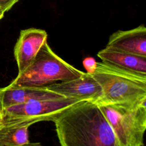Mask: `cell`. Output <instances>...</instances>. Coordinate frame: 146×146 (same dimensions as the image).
Masks as SVG:
<instances>
[{"mask_svg": "<svg viewBox=\"0 0 146 146\" xmlns=\"http://www.w3.org/2000/svg\"><path fill=\"white\" fill-rule=\"evenodd\" d=\"M53 122L60 146H119L106 118L95 103L78 102Z\"/></svg>", "mask_w": 146, "mask_h": 146, "instance_id": "cell-1", "label": "cell"}, {"mask_svg": "<svg viewBox=\"0 0 146 146\" xmlns=\"http://www.w3.org/2000/svg\"><path fill=\"white\" fill-rule=\"evenodd\" d=\"M102 89L98 106L132 104L146 100V75L128 71L104 62H97L91 74Z\"/></svg>", "mask_w": 146, "mask_h": 146, "instance_id": "cell-2", "label": "cell"}, {"mask_svg": "<svg viewBox=\"0 0 146 146\" xmlns=\"http://www.w3.org/2000/svg\"><path fill=\"white\" fill-rule=\"evenodd\" d=\"M84 73L57 55L47 42L40 48L30 66L18 74L9 86L46 88L56 83L78 78Z\"/></svg>", "mask_w": 146, "mask_h": 146, "instance_id": "cell-3", "label": "cell"}, {"mask_svg": "<svg viewBox=\"0 0 146 146\" xmlns=\"http://www.w3.org/2000/svg\"><path fill=\"white\" fill-rule=\"evenodd\" d=\"M119 146H143L146 129V100L132 104L99 106Z\"/></svg>", "mask_w": 146, "mask_h": 146, "instance_id": "cell-4", "label": "cell"}, {"mask_svg": "<svg viewBox=\"0 0 146 146\" xmlns=\"http://www.w3.org/2000/svg\"><path fill=\"white\" fill-rule=\"evenodd\" d=\"M79 102L75 99L60 98L32 100L5 108L0 129L30 127L42 121H53L60 113Z\"/></svg>", "mask_w": 146, "mask_h": 146, "instance_id": "cell-5", "label": "cell"}, {"mask_svg": "<svg viewBox=\"0 0 146 146\" xmlns=\"http://www.w3.org/2000/svg\"><path fill=\"white\" fill-rule=\"evenodd\" d=\"M63 98L96 103L102 95V89L91 74L84 72L80 77L59 82L46 87Z\"/></svg>", "mask_w": 146, "mask_h": 146, "instance_id": "cell-6", "label": "cell"}, {"mask_svg": "<svg viewBox=\"0 0 146 146\" xmlns=\"http://www.w3.org/2000/svg\"><path fill=\"white\" fill-rule=\"evenodd\" d=\"M47 32L42 29L29 28L21 31L14 49L18 74L33 63L40 48L47 42Z\"/></svg>", "mask_w": 146, "mask_h": 146, "instance_id": "cell-7", "label": "cell"}, {"mask_svg": "<svg viewBox=\"0 0 146 146\" xmlns=\"http://www.w3.org/2000/svg\"><path fill=\"white\" fill-rule=\"evenodd\" d=\"M106 47L146 57V28L143 24L131 30H119L110 35Z\"/></svg>", "mask_w": 146, "mask_h": 146, "instance_id": "cell-8", "label": "cell"}, {"mask_svg": "<svg viewBox=\"0 0 146 146\" xmlns=\"http://www.w3.org/2000/svg\"><path fill=\"white\" fill-rule=\"evenodd\" d=\"M63 98L46 88L16 87L9 85L0 88V108H5L32 100H49Z\"/></svg>", "mask_w": 146, "mask_h": 146, "instance_id": "cell-9", "label": "cell"}, {"mask_svg": "<svg viewBox=\"0 0 146 146\" xmlns=\"http://www.w3.org/2000/svg\"><path fill=\"white\" fill-rule=\"evenodd\" d=\"M97 55L102 62L128 71L146 75V57L128 54L106 47L99 51Z\"/></svg>", "mask_w": 146, "mask_h": 146, "instance_id": "cell-10", "label": "cell"}, {"mask_svg": "<svg viewBox=\"0 0 146 146\" xmlns=\"http://www.w3.org/2000/svg\"><path fill=\"white\" fill-rule=\"evenodd\" d=\"M29 126L0 129V146H22L29 142Z\"/></svg>", "mask_w": 146, "mask_h": 146, "instance_id": "cell-11", "label": "cell"}, {"mask_svg": "<svg viewBox=\"0 0 146 146\" xmlns=\"http://www.w3.org/2000/svg\"><path fill=\"white\" fill-rule=\"evenodd\" d=\"M97 62L92 57H87L83 60V65L87 72L88 74H92L96 67Z\"/></svg>", "mask_w": 146, "mask_h": 146, "instance_id": "cell-12", "label": "cell"}, {"mask_svg": "<svg viewBox=\"0 0 146 146\" xmlns=\"http://www.w3.org/2000/svg\"><path fill=\"white\" fill-rule=\"evenodd\" d=\"M19 0H0V7L4 12L9 11Z\"/></svg>", "mask_w": 146, "mask_h": 146, "instance_id": "cell-13", "label": "cell"}, {"mask_svg": "<svg viewBox=\"0 0 146 146\" xmlns=\"http://www.w3.org/2000/svg\"><path fill=\"white\" fill-rule=\"evenodd\" d=\"M22 146H43L40 143H30L25 144Z\"/></svg>", "mask_w": 146, "mask_h": 146, "instance_id": "cell-14", "label": "cell"}, {"mask_svg": "<svg viewBox=\"0 0 146 146\" xmlns=\"http://www.w3.org/2000/svg\"><path fill=\"white\" fill-rule=\"evenodd\" d=\"M4 13H5V12L3 11V10L0 7V19L3 17Z\"/></svg>", "mask_w": 146, "mask_h": 146, "instance_id": "cell-15", "label": "cell"}, {"mask_svg": "<svg viewBox=\"0 0 146 146\" xmlns=\"http://www.w3.org/2000/svg\"><path fill=\"white\" fill-rule=\"evenodd\" d=\"M2 116H3L2 111V110H1V108H0V123H1V120H2Z\"/></svg>", "mask_w": 146, "mask_h": 146, "instance_id": "cell-16", "label": "cell"}, {"mask_svg": "<svg viewBox=\"0 0 146 146\" xmlns=\"http://www.w3.org/2000/svg\"></svg>", "mask_w": 146, "mask_h": 146, "instance_id": "cell-17", "label": "cell"}]
</instances>
